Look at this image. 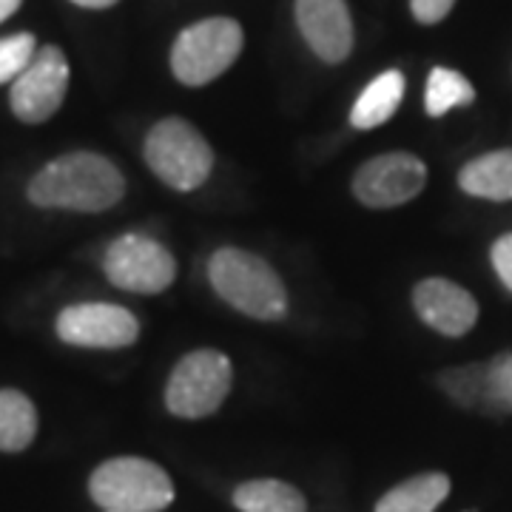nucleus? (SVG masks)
Returning <instances> with one entry per match:
<instances>
[{
	"mask_svg": "<svg viewBox=\"0 0 512 512\" xmlns=\"http://www.w3.org/2000/svg\"><path fill=\"white\" fill-rule=\"evenodd\" d=\"M26 194L37 208L97 214L123 200L126 180L109 157L94 151H74L40 168Z\"/></svg>",
	"mask_w": 512,
	"mask_h": 512,
	"instance_id": "1",
	"label": "nucleus"
},
{
	"mask_svg": "<svg viewBox=\"0 0 512 512\" xmlns=\"http://www.w3.org/2000/svg\"><path fill=\"white\" fill-rule=\"evenodd\" d=\"M208 279L222 302L239 313L276 322L288 313V291L262 256L242 248H220L208 262Z\"/></svg>",
	"mask_w": 512,
	"mask_h": 512,
	"instance_id": "2",
	"label": "nucleus"
},
{
	"mask_svg": "<svg viewBox=\"0 0 512 512\" xmlns=\"http://www.w3.org/2000/svg\"><path fill=\"white\" fill-rule=\"evenodd\" d=\"M89 495L106 512H163L174 501V481L148 458L120 456L94 470Z\"/></svg>",
	"mask_w": 512,
	"mask_h": 512,
	"instance_id": "3",
	"label": "nucleus"
},
{
	"mask_svg": "<svg viewBox=\"0 0 512 512\" xmlns=\"http://www.w3.org/2000/svg\"><path fill=\"white\" fill-rule=\"evenodd\" d=\"M148 168L171 185L174 191H194L200 188L214 168V151L208 140L188 120L168 117L148 131L146 146Z\"/></svg>",
	"mask_w": 512,
	"mask_h": 512,
	"instance_id": "4",
	"label": "nucleus"
},
{
	"mask_svg": "<svg viewBox=\"0 0 512 512\" xmlns=\"http://www.w3.org/2000/svg\"><path fill=\"white\" fill-rule=\"evenodd\" d=\"M234 367L220 350H194L183 356L165 387V407L180 419L214 416L231 393Z\"/></svg>",
	"mask_w": 512,
	"mask_h": 512,
	"instance_id": "5",
	"label": "nucleus"
},
{
	"mask_svg": "<svg viewBox=\"0 0 512 512\" xmlns=\"http://www.w3.org/2000/svg\"><path fill=\"white\" fill-rule=\"evenodd\" d=\"M242 52V26L208 18L188 26L171 49V72L185 86H205L225 74Z\"/></svg>",
	"mask_w": 512,
	"mask_h": 512,
	"instance_id": "6",
	"label": "nucleus"
},
{
	"mask_svg": "<svg viewBox=\"0 0 512 512\" xmlns=\"http://www.w3.org/2000/svg\"><path fill=\"white\" fill-rule=\"evenodd\" d=\"M106 276L114 288L131 293H163L177 276V262L157 239L126 234L114 239L103 259Z\"/></svg>",
	"mask_w": 512,
	"mask_h": 512,
	"instance_id": "7",
	"label": "nucleus"
},
{
	"mask_svg": "<svg viewBox=\"0 0 512 512\" xmlns=\"http://www.w3.org/2000/svg\"><path fill=\"white\" fill-rule=\"evenodd\" d=\"M66 92H69V60L57 46H43L12 83L9 100L18 120L46 123L63 106Z\"/></svg>",
	"mask_w": 512,
	"mask_h": 512,
	"instance_id": "8",
	"label": "nucleus"
},
{
	"mask_svg": "<svg viewBox=\"0 0 512 512\" xmlns=\"http://www.w3.org/2000/svg\"><path fill=\"white\" fill-rule=\"evenodd\" d=\"M427 183V165L416 154L390 151L367 160L353 177V194L367 208H399L419 197Z\"/></svg>",
	"mask_w": 512,
	"mask_h": 512,
	"instance_id": "9",
	"label": "nucleus"
},
{
	"mask_svg": "<svg viewBox=\"0 0 512 512\" xmlns=\"http://www.w3.org/2000/svg\"><path fill=\"white\" fill-rule=\"evenodd\" d=\"M57 336L74 348H128L140 336L137 316L109 302H83L57 316Z\"/></svg>",
	"mask_w": 512,
	"mask_h": 512,
	"instance_id": "10",
	"label": "nucleus"
},
{
	"mask_svg": "<svg viewBox=\"0 0 512 512\" xmlns=\"http://www.w3.org/2000/svg\"><path fill=\"white\" fill-rule=\"evenodd\" d=\"M413 308L427 328L450 339L470 333L478 322V302L473 293L441 276L424 279L413 288Z\"/></svg>",
	"mask_w": 512,
	"mask_h": 512,
	"instance_id": "11",
	"label": "nucleus"
},
{
	"mask_svg": "<svg viewBox=\"0 0 512 512\" xmlns=\"http://www.w3.org/2000/svg\"><path fill=\"white\" fill-rule=\"evenodd\" d=\"M296 23L325 63H342L353 52V20L345 0H296Z\"/></svg>",
	"mask_w": 512,
	"mask_h": 512,
	"instance_id": "12",
	"label": "nucleus"
},
{
	"mask_svg": "<svg viewBox=\"0 0 512 512\" xmlns=\"http://www.w3.org/2000/svg\"><path fill=\"white\" fill-rule=\"evenodd\" d=\"M439 387L461 407L481 410L487 416H501L504 407L498 404L493 387V370L490 362H473L464 367H447L439 373Z\"/></svg>",
	"mask_w": 512,
	"mask_h": 512,
	"instance_id": "13",
	"label": "nucleus"
},
{
	"mask_svg": "<svg viewBox=\"0 0 512 512\" xmlns=\"http://www.w3.org/2000/svg\"><path fill=\"white\" fill-rule=\"evenodd\" d=\"M458 185L470 197L507 202L512 200V148L481 154L458 171Z\"/></svg>",
	"mask_w": 512,
	"mask_h": 512,
	"instance_id": "14",
	"label": "nucleus"
},
{
	"mask_svg": "<svg viewBox=\"0 0 512 512\" xmlns=\"http://www.w3.org/2000/svg\"><path fill=\"white\" fill-rule=\"evenodd\" d=\"M404 97V74L390 69V72L379 74L373 83H367L365 92L359 94L356 106L350 111V126L353 128H379L387 123L396 109L402 106Z\"/></svg>",
	"mask_w": 512,
	"mask_h": 512,
	"instance_id": "15",
	"label": "nucleus"
},
{
	"mask_svg": "<svg viewBox=\"0 0 512 512\" xmlns=\"http://www.w3.org/2000/svg\"><path fill=\"white\" fill-rule=\"evenodd\" d=\"M450 495V478L444 473H419L384 493L373 512H436Z\"/></svg>",
	"mask_w": 512,
	"mask_h": 512,
	"instance_id": "16",
	"label": "nucleus"
},
{
	"mask_svg": "<svg viewBox=\"0 0 512 512\" xmlns=\"http://www.w3.org/2000/svg\"><path fill=\"white\" fill-rule=\"evenodd\" d=\"M234 507L239 512H308V501L288 481L254 478L234 490Z\"/></svg>",
	"mask_w": 512,
	"mask_h": 512,
	"instance_id": "17",
	"label": "nucleus"
},
{
	"mask_svg": "<svg viewBox=\"0 0 512 512\" xmlns=\"http://www.w3.org/2000/svg\"><path fill=\"white\" fill-rule=\"evenodd\" d=\"M37 436V410L20 390H0V450L20 453Z\"/></svg>",
	"mask_w": 512,
	"mask_h": 512,
	"instance_id": "18",
	"label": "nucleus"
},
{
	"mask_svg": "<svg viewBox=\"0 0 512 512\" xmlns=\"http://www.w3.org/2000/svg\"><path fill=\"white\" fill-rule=\"evenodd\" d=\"M476 100V89L464 74L436 66L427 77V92H424V109L430 117H444L456 106H470Z\"/></svg>",
	"mask_w": 512,
	"mask_h": 512,
	"instance_id": "19",
	"label": "nucleus"
},
{
	"mask_svg": "<svg viewBox=\"0 0 512 512\" xmlns=\"http://www.w3.org/2000/svg\"><path fill=\"white\" fill-rule=\"evenodd\" d=\"M35 52V37L29 32L0 37V83H15L23 69L32 63Z\"/></svg>",
	"mask_w": 512,
	"mask_h": 512,
	"instance_id": "20",
	"label": "nucleus"
},
{
	"mask_svg": "<svg viewBox=\"0 0 512 512\" xmlns=\"http://www.w3.org/2000/svg\"><path fill=\"white\" fill-rule=\"evenodd\" d=\"M490 370H493V387L498 404L504 407V413L512 410V353H498L490 359Z\"/></svg>",
	"mask_w": 512,
	"mask_h": 512,
	"instance_id": "21",
	"label": "nucleus"
},
{
	"mask_svg": "<svg viewBox=\"0 0 512 512\" xmlns=\"http://www.w3.org/2000/svg\"><path fill=\"white\" fill-rule=\"evenodd\" d=\"M453 3L456 0H410V9H413V18L419 20V23L433 26V23H441L450 15Z\"/></svg>",
	"mask_w": 512,
	"mask_h": 512,
	"instance_id": "22",
	"label": "nucleus"
},
{
	"mask_svg": "<svg viewBox=\"0 0 512 512\" xmlns=\"http://www.w3.org/2000/svg\"><path fill=\"white\" fill-rule=\"evenodd\" d=\"M490 259H493V268L498 279L512 291V234H504L501 239H495Z\"/></svg>",
	"mask_w": 512,
	"mask_h": 512,
	"instance_id": "23",
	"label": "nucleus"
},
{
	"mask_svg": "<svg viewBox=\"0 0 512 512\" xmlns=\"http://www.w3.org/2000/svg\"><path fill=\"white\" fill-rule=\"evenodd\" d=\"M20 3H23V0H0V23L6 18H12L20 9Z\"/></svg>",
	"mask_w": 512,
	"mask_h": 512,
	"instance_id": "24",
	"label": "nucleus"
},
{
	"mask_svg": "<svg viewBox=\"0 0 512 512\" xmlns=\"http://www.w3.org/2000/svg\"><path fill=\"white\" fill-rule=\"evenodd\" d=\"M72 3L83 6V9H109L117 0H72Z\"/></svg>",
	"mask_w": 512,
	"mask_h": 512,
	"instance_id": "25",
	"label": "nucleus"
}]
</instances>
